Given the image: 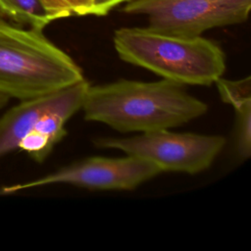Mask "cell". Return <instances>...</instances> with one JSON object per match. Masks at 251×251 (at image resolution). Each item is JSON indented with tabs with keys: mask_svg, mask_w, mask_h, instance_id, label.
I'll return each mask as SVG.
<instances>
[{
	"mask_svg": "<svg viewBox=\"0 0 251 251\" xmlns=\"http://www.w3.org/2000/svg\"><path fill=\"white\" fill-rule=\"evenodd\" d=\"M250 9L251 0H129L122 10L145 16L153 30L192 37L244 23Z\"/></svg>",
	"mask_w": 251,
	"mask_h": 251,
	"instance_id": "5b68a950",
	"label": "cell"
},
{
	"mask_svg": "<svg viewBox=\"0 0 251 251\" xmlns=\"http://www.w3.org/2000/svg\"><path fill=\"white\" fill-rule=\"evenodd\" d=\"M50 20L73 16H93L94 0H40Z\"/></svg>",
	"mask_w": 251,
	"mask_h": 251,
	"instance_id": "8fae6325",
	"label": "cell"
},
{
	"mask_svg": "<svg viewBox=\"0 0 251 251\" xmlns=\"http://www.w3.org/2000/svg\"><path fill=\"white\" fill-rule=\"evenodd\" d=\"M161 173L162 171L154 163L136 156L126 155L122 158L97 156L76 161L28 182L4 186L1 192L12 193L56 183L98 190H132Z\"/></svg>",
	"mask_w": 251,
	"mask_h": 251,
	"instance_id": "8992f818",
	"label": "cell"
},
{
	"mask_svg": "<svg viewBox=\"0 0 251 251\" xmlns=\"http://www.w3.org/2000/svg\"><path fill=\"white\" fill-rule=\"evenodd\" d=\"M9 99H10V98H9L7 95L0 93V109L3 108V107L7 104V102L9 101Z\"/></svg>",
	"mask_w": 251,
	"mask_h": 251,
	"instance_id": "4fadbf2b",
	"label": "cell"
},
{
	"mask_svg": "<svg viewBox=\"0 0 251 251\" xmlns=\"http://www.w3.org/2000/svg\"><path fill=\"white\" fill-rule=\"evenodd\" d=\"M113 43L124 62L183 86H209L226 70L223 49L202 35L178 36L148 26L121 27L115 30Z\"/></svg>",
	"mask_w": 251,
	"mask_h": 251,
	"instance_id": "3957f363",
	"label": "cell"
},
{
	"mask_svg": "<svg viewBox=\"0 0 251 251\" xmlns=\"http://www.w3.org/2000/svg\"><path fill=\"white\" fill-rule=\"evenodd\" d=\"M89 84L84 78L71 86L39 97L21 100L0 117V158L18 149L21 140L51 109L63 104Z\"/></svg>",
	"mask_w": 251,
	"mask_h": 251,
	"instance_id": "52a82bcc",
	"label": "cell"
},
{
	"mask_svg": "<svg viewBox=\"0 0 251 251\" xmlns=\"http://www.w3.org/2000/svg\"><path fill=\"white\" fill-rule=\"evenodd\" d=\"M84 119L120 132L170 129L203 116L208 106L183 85L161 79L117 81L88 85L81 109Z\"/></svg>",
	"mask_w": 251,
	"mask_h": 251,
	"instance_id": "6da1fadb",
	"label": "cell"
},
{
	"mask_svg": "<svg viewBox=\"0 0 251 251\" xmlns=\"http://www.w3.org/2000/svg\"><path fill=\"white\" fill-rule=\"evenodd\" d=\"M94 143L101 148L118 149L126 155L148 160L162 173L195 175L212 165L223 150L226 139L221 135L161 129L130 137H101Z\"/></svg>",
	"mask_w": 251,
	"mask_h": 251,
	"instance_id": "277c9868",
	"label": "cell"
},
{
	"mask_svg": "<svg viewBox=\"0 0 251 251\" xmlns=\"http://www.w3.org/2000/svg\"><path fill=\"white\" fill-rule=\"evenodd\" d=\"M88 85L63 104L45 113L21 140L18 149L26 152L34 161L43 162L54 146L67 134L65 125L72 116L81 109Z\"/></svg>",
	"mask_w": 251,
	"mask_h": 251,
	"instance_id": "ba28073f",
	"label": "cell"
},
{
	"mask_svg": "<svg viewBox=\"0 0 251 251\" xmlns=\"http://www.w3.org/2000/svg\"><path fill=\"white\" fill-rule=\"evenodd\" d=\"M129 0H94L93 16L102 17L109 14L115 7Z\"/></svg>",
	"mask_w": 251,
	"mask_h": 251,
	"instance_id": "7c38bea8",
	"label": "cell"
},
{
	"mask_svg": "<svg viewBox=\"0 0 251 251\" xmlns=\"http://www.w3.org/2000/svg\"><path fill=\"white\" fill-rule=\"evenodd\" d=\"M215 84L222 100L235 112L234 142L237 156L248 159L251 154V78L230 80L219 77Z\"/></svg>",
	"mask_w": 251,
	"mask_h": 251,
	"instance_id": "9c48e42d",
	"label": "cell"
},
{
	"mask_svg": "<svg viewBox=\"0 0 251 251\" xmlns=\"http://www.w3.org/2000/svg\"><path fill=\"white\" fill-rule=\"evenodd\" d=\"M82 79L81 68L42 29L24 28L0 13V93L26 100Z\"/></svg>",
	"mask_w": 251,
	"mask_h": 251,
	"instance_id": "7a4b0ae2",
	"label": "cell"
},
{
	"mask_svg": "<svg viewBox=\"0 0 251 251\" xmlns=\"http://www.w3.org/2000/svg\"><path fill=\"white\" fill-rule=\"evenodd\" d=\"M0 13L17 25L42 30L52 22L40 0H0Z\"/></svg>",
	"mask_w": 251,
	"mask_h": 251,
	"instance_id": "30bf717a",
	"label": "cell"
}]
</instances>
